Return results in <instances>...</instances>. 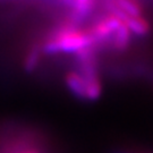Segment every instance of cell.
<instances>
[{"label": "cell", "mask_w": 153, "mask_h": 153, "mask_svg": "<svg viewBox=\"0 0 153 153\" xmlns=\"http://www.w3.org/2000/svg\"><path fill=\"white\" fill-rule=\"evenodd\" d=\"M131 34L128 27L126 26L125 23H123L119 28L112 35V38L110 40L111 45L115 48L116 50H124L128 47V43L131 41Z\"/></svg>", "instance_id": "8992f818"}, {"label": "cell", "mask_w": 153, "mask_h": 153, "mask_svg": "<svg viewBox=\"0 0 153 153\" xmlns=\"http://www.w3.org/2000/svg\"><path fill=\"white\" fill-rule=\"evenodd\" d=\"M39 60H40V52L38 49H32L28 55L26 56V59H25V69L27 71H32L35 69V67L38 66Z\"/></svg>", "instance_id": "52a82bcc"}, {"label": "cell", "mask_w": 153, "mask_h": 153, "mask_svg": "<svg viewBox=\"0 0 153 153\" xmlns=\"http://www.w3.org/2000/svg\"><path fill=\"white\" fill-rule=\"evenodd\" d=\"M85 79V100L95 101L100 98L102 92V84L98 75L84 77Z\"/></svg>", "instance_id": "5b68a950"}, {"label": "cell", "mask_w": 153, "mask_h": 153, "mask_svg": "<svg viewBox=\"0 0 153 153\" xmlns=\"http://www.w3.org/2000/svg\"><path fill=\"white\" fill-rule=\"evenodd\" d=\"M19 153H41V152L38 151V150H35V149H31V150H25V151H22V152Z\"/></svg>", "instance_id": "ba28073f"}, {"label": "cell", "mask_w": 153, "mask_h": 153, "mask_svg": "<svg viewBox=\"0 0 153 153\" xmlns=\"http://www.w3.org/2000/svg\"><path fill=\"white\" fill-rule=\"evenodd\" d=\"M74 1H76V0H74Z\"/></svg>", "instance_id": "9c48e42d"}, {"label": "cell", "mask_w": 153, "mask_h": 153, "mask_svg": "<svg viewBox=\"0 0 153 153\" xmlns=\"http://www.w3.org/2000/svg\"><path fill=\"white\" fill-rule=\"evenodd\" d=\"M123 23L124 21L119 16H117L115 14H109L95 23L91 27V30H88V32L95 43L110 41L112 35Z\"/></svg>", "instance_id": "7a4b0ae2"}, {"label": "cell", "mask_w": 153, "mask_h": 153, "mask_svg": "<svg viewBox=\"0 0 153 153\" xmlns=\"http://www.w3.org/2000/svg\"><path fill=\"white\" fill-rule=\"evenodd\" d=\"M66 84L71 92L79 99H85V79L77 71H69L66 75Z\"/></svg>", "instance_id": "277c9868"}, {"label": "cell", "mask_w": 153, "mask_h": 153, "mask_svg": "<svg viewBox=\"0 0 153 153\" xmlns=\"http://www.w3.org/2000/svg\"><path fill=\"white\" fill-rule=\"evenodd\" d=\"M94 44L95 42L88 31L78 30L71 21H66L50 34L43 45V51L49 55L59 52L76 53L85 48L94 47Z\"/></svg>", "instance_id": "6da1fadb"}, {"label": "cell", "mask_w": 153, "mask_h": 153, "mask_svg": "<svg viewBox=\"0 0 153 153\" xmlns=\"http://www.w3.org/2000/svg\"><path fill=\"white\" fill-rule=\"evenodd\" d=\"M123 21L128 27L129 32L138 36L146 35L151 30L149 22L142 15L141 16H126Z\"/></svg>", "instance_id": "3957f363"}]
</instances>
